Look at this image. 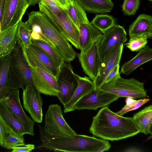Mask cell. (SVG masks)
<instances>
[{"label":"cell","instance_id":"1","mask_svg":"<svg viewBox=\"0 0 152 152\" xmlns=\"http://www.w3.org/2000/svg\"><path fill=\"white\" fill-rule=\"evenodd\" d=\"M89 131L95 136L111 141L125 139L140 132L133 117L118 115L108 106L102 107L93 117Z\"/></svg>","mask_w":152,"mask_h":152},{"label":"cell","instance_id":"2","mask_svg":"<svg viewBox=\"0 0 152 152\" xmlns=\"http://www.w3.org/2000/svg\"><path fill=\"white\" fill-rule=\"evenodd\" d=\"M42 144L37 146L54 151L68 152H98L100 148L109 141L93 137L77 134L74 136H57L45 132L39 125Z\"/></svg>","mask_w":152,"mask_h":152},{"label":"cell","instance_id":"3","mask_svg":"<svg viewBox=\"0 0 152 152\" xmlns=\"http://www.w3.org/2000/svg\"><path fill=\"white\" fill-rule=\"evenodd\" d=\"M26 22L29 24L36 23L40 26L45 39L55 48L65 62L70 63L75 59L77 53L69 42L47 16L39 11H33L28 14Z\"/></svg>","mask_w":152,"mask_h":152},{"label":"cell","instance_id":"4","mask_svg":"<svg viewBox=\"0 0 152 152\" xmlns=\"http://www.w3.org/2000/svg\"><path fill=\"white\" fill-rule=\"evenodd\" d=\"M39 11L47 16L58 28L66 39L79 49L80 31L66 10L63 8L53 11L42 1L39 3Z\"/></svg>","mask_w":152,"mask_h":152},{"label":"cell","instance_id":"5","mask_svg":"<svg viewBox=\"0 0 152 152\" xmlns=\"http://www.w3.org/2000/svg\"><path fill=\"white\" fill-rule=\"evenodd\" d=\"M98 90L115 94L119 98L141 99L147 96L144 83L134 78L126 79L120 77L115 81L103 84Z\"/></svg>","mask_w":152,"mask_h":152},{"label":"cell","instance_id":"6","mask_svg":"<svg viewBox=\"0 0 152 152\" xmlns=\"http://www.w3.org/2000/svg\"><path fill=\"white\" fill-rule=\"evenodd\" d=\"M43 128L45 132L54 136L72 137L77 134L64 119L61 107L57 104L49 106Z\"/></svg>","mask_w":152,"mask_h":152},{"label":"cell","instance_id":"7","mask_svg":"<svg viewBox=\"0 0 152 152\" xmlns=\"http://www.w3.org/2000/svg\"><path fill=\"white\" fill-rule=\"evenodd\" d=\"M79 76L75 73L71 64L64 62L56 77L59 92L57 97L64 106L69 101L79 84Z\"/></svg>","mask_w":152,"mask_h":152},{"label":"cell","instance_id":"8","mask_svg":"<svg viewBox=\"0 0 152 152\" xmlns=\"http://www.w3.org/2000/svg\"><path fill=\"white\" fill-rule=\"evenodd\" d=\"M127 35L123 26L115 24L103 34L97 41L98 51L102 61L113 48L127 41Z\"/></svg>","mask_w":152,"mask_h":152},{"label":"cell","instance_id":"9","mask_svg":"<svg viewBox=\"0 0 152 152\" xmlns=\"http://www.w3.org/2000/svg\"><path fill=\"white\" fill-rule=\"evenodd\" d=\"M23 48L30 66L40 68L57 77L60 68L42 49L33 43L27 48Z\"/></svg>","mask_w":152,"mask_h":152},{"label":"cell","instance_id":"10","mask_svg":"<svg viewBox=\"0 0 152 152\" xmlns=\"http://www.w3.org/2000/svg\"><path fill=\"white\" fill-rule=\"evenodd\" d=\"M22 88L19 77L15 70L10 55L0 58V99L11 91Z\"/></svg>","mask_w":152,"mask_h":152},{"label":"cell","instance_id":"11","mask_svg":"<svg viewBox=\"0 0 152 152\" xmlns=\"http://www.w3.org/2000/svg\"><path fill=\"white\" fill-rule=\"evenodd\" d=\"M29 6L26 0H5L0 32L19 23Z\"/></svg>","mask_w":152,"mask_h":152},{"label":"cell","instance_id":"12","mask_svg":"<svg viewBox=\"0 0 152 152\" xmlns=\"http://www.w3.org/2000/svg\"><path fill=\"white\" fill-rule=\"evenodd\" d=\"M40 94L34 86L28 85L23 89V107L37 123L42 122L43 116V101Z\"/></svg>","mask_w":152,"mask_h":152},{"label":"cell","instance_id":"13","mask_svg":"<svg viewBox=\"0 0 152 152\" xmlns=\"http://www.w3.org/2000/svg\"><path fill=\"white\" fill-rule=\"evenodd\" d=\"M13 68L21 81L23 90L28 85L34 86L32 79L31 67L26 58L23 49L17 43L10 55Z\"/></svg>","mask_w":152,"mask_h":152},{"label":"cell","instance_id":"14","mask_svg":"<svg viewBox=\"0 0 152 152\" xmlns=\"http://www.w3.org/2000/svg\"><path fill=\"white\" fill-rule=\"evenodd\" d=\"M119 97L109 93L104 92L99 90L91 91L80 100L75 105V110H96L99 107L108 106L117 100Z\"/></svg>","mask_w":152,"mask_h":152},{"label":"cell","instance_id":"15","mask_svg":"<svg viewBox=\"0 0 152 152\" xmlns=\"http://www.w3.org/2000/svg\"><path fill=\"white\" fill-rule=\"evenodd\" d=\"M30 67L33 83L36 89L40 93L57 96L59 91L56 78L40 68Z\"/></svg>","mask_w":152,"mask_h":152},{"label":"cell","instance_id":"16","mask_svg":"<svg viewBox=\"0 0 152 152\" xmlns=\"http://www.w3.org/2000/svg\"><path fill=\"white\" fill-rule=\"evenodd\" d=\"M0 99L4 101L14 115L22 123L26 134L34 135L35 121L25 113L20 103L18 89L13 90Z\"/></svg>","mask_w":152,"mask_h":152},{"label":"cell","instance_id":"17","mask_svg":"<svg viewBox=\"0 0 152 152\" xmlns=\"http://www.w3.org/2000/svg\"><path fill=\"white\" fill-rule=\"evenodd\" d=\"M77 56L83 71L94 83L102 62L98 51L97 41L86 51L77 53Z\"/></svg>","mask_w":152,"mask_h":152},{"label":"cell","instance_id":"18","mask_svg":"<svg viewBox=\"0 0 152 152\" xmlns=\"http://www.w3.org/2000/svg\"><path fill=\"white\" fill-rule=\"evenodd\" d=\"M123 48V44L114 48L102 61L97 76L94 83L95 91H97L104 84L107 76L114 67L120 64Z\"/></svg>","mask_w":152,"mask_h":152},{"label":"cell","instance_id":"19","mask_svg":"<svg viewBox=\"0 0 152 152\" xmlns=\"http://www.w3.org/2000/svg\"><path fill=\"white\" fill-rule=\"evenodd\" d=\"M79 43L80 52L90 48L102 36L103 33L90 22L81 24L79 27Z\"/></svg>","mask_w":152,"mask_h":152},{"label":"cell","instance_id":"20","mask_svg":"<svg viewBox=\"0 0 152 152\" xmlns=\"http://www.w3.org/2000/svg\"><path fill=\"white\" fill-rule=\"evenodd\" d=\"M129 34L130 37H152V16L145 14L140 15L129 26Z\"/></svg>","mask_w":152,"mask_h":152},{"label":"cell","instance_id":"21","mask_svg":"<svg viewBox=\"0 0 152 152\" xmlns=\"http://www.w3.org/2000/svg\"><path fill=\"white\" fill-rule=\"evenodd\" d=\"M79 84L72 98L69 102L64 106V113L74 111L76 104L82 98L94 90L93 81L86 76H79Z\"/></svg>","mask_w":152,"mask_h":152},{"label":"cell","instance_id":"22","mask_svg":"<svg viewBox=\"0 0 152 152\" xmlns=\"http://www.w3.org/2000/svg\"><path fill=\"white\" fill-rule=\"evenodd\" d=\"M18 23L0 32V58L9 56L17 44Z\"/></svg>","mask_w":152,"mask_h":152},{"label":"cell","instance_id":"23","mask_svg":"<svg viewBox=\"0 0 152 152\" xmlns=\"http://www.w3.org/2000/svg\"><path fill=\"white\" fill-rule=\"evenodd\" d=\"M152 60V48L146 45L134 57L122 66L120 73L129 75L139 66Z\"/></svg>","mask_w":152,"mask_h":152},{"label":"cell","instance_id":"24","mask_svg":"<svg viewBox=\"0 0 152 152\" xmlns=\"http://www.w3.org/2000/svg\"><path fill=\"white\" fill-rule=\"evenodd\" d=\"M88 12L104 14L111 12L114 4L111 0H75Z\"/></svg>","mask_w":152,"mask_h":152},{"label":"cell","instance_id":"25","mask_svg":"<svg viewBox=\"0 0 152 152\" xmlns=\"http://www.w3.org/2000/svg\"><path fill=\"white\" fill-rule=\"evenodd\" d=\"M0 115L15 131L23 135L26 134L22 123L14 115L5 103L0 99Z\"/></svg>","mask_w":152,"mask_h":152},{"label":"cell","instance_id":"26","mask_svg":"<svg viewBox=\"0 0 152 152\" xmlns=\"http://www.w3.org/2000/svg\"><path fill=\"white\" fill-rule=\"evenodd\" d=\"M133 118L139 127L140 132L145 134H149L150 121L152 118V104L135 113Z\"/></svg>","mask_w":152,"mask_h":152},{"label":"cell","instance_id":"27","mask_svg":"<svg viewBox=\"0 0 152 152\" xmlns=\"http://www.w3.org/2000/svg\"><path fill=\"white\" fill-rule=\"evenodd\" d=\"M66 10L79 29L81 24L89 22L86 11L75 0H71L70 6Z\"/></svg>","mask_w":152,"mask_h":152},{"label":"cell","instance_id":"28","mask_svg":"<svg viewBox=\"0 0 152 152\" xmlns=\"http://www.w3.org/2000/svg\"><path fill=\"white\" fill-rule=\"evenodd\" d=\"M30 26L26 21L20 20L18 23L17 33V43L20 44L24 48H27L32 44Z\"/></svg>","mask_w":152,"mask_h":152},{"label":"cell","instance_id":"29","mask_svg":"<svg viewBox=\"0 0 152 152\" xmlns=\"http://www.w3.org/2000/svg\"><path fill=\"white\" fill-rule=\"evenodd\" d=\"M32 42L42 49L59 67L65 62L63 57L49 42L41 40L32 39Z\"/></svg>","mask_w":152,"mask_h":152},{"label":"cell","instance_id":"30","mask_svg":"<svg viewBox=\"0 0 152 152\" xmlns=\"http://www.w3.org/2000/svg\"><path fill=\"white\" fill-rule=\"evenodd\" d=\"M115 19L110 15L96 14L90 23L103 34L115 24Z\"/></svg>","mask_w":152,"mask_h":152},{"label":"cell","instance_id":"31","mask_svg":"<svg viewBox=\"0 0 152 152\" xmlns=\"http://www.w3.org/2000/svg\"><path fill=\"white\" fill-rule=\"evenodd\" d=\"M25 145L23 135L14 131L10 133L5 138L2 147L8 149L16 146Z\"/></svg>","mask_w":152,"mask_h":152},{"label":"cell","instance_id":"32","mask_svg":"<svg viewBox=\"0 0 152 152\" xmlns=\"http://www.w3.org/2000/svg\"><path fill=\"white\" fill-rule=\"evenodd\" d=\"M150 100L149 98H144L138 100L127 97L126 100V104L120 110L116 113L118 115L122 116L125 113L136 110Z\"/></svg>","mask_w":152,"mask_h":152},{"label":"cell","instance_id":"33","mask_svg":"<svg viewBox=\"0 0 152 152\" xmlns=\"http://www.w3.org/2000/svg\"><path fill=\"white\" fill-rule=\"evenodd\" d=\"M148 39L146 36L130 37L128 42L124 45L132 51H137L146 46Z\"/></svg>","mask_w":152,"mask_h":152},{"label":"cell","instance_id":"34","mask_svg":"<svg viewBox=\"0 0 152 152\" xmlns=\"http://www.w3.org/2000/svg\"><path fill=\"white\" fill-rule=\"evenodd\" d=\"M124 0L122 9L124 14L129 16L135 15L139 7L140 0Z\"/></svg>","mask_w":152,"mask_h":152},{"label":"cell","instance_id":"35","mask_svg":"<svg viewBox=\"0 0 152 152\" xmlns=\"http://www.w3.org/2000/svg\"><path fill=\"white\" fill-rule=\"evenodd\" d=\"M14 131L0 115V145L1 147L5 138Z\"/></svg>","mask_w":152,"mask_h":152},{"label":"cell","instance_id":"36","mask_svg":"<svg viewBox=\"0 0 152 152\" xmlns=\"http://www.w3.org/2000/svg\"><path fill=\"white\" fill-rule=\"evenodd\" d=\"M119 64L116 65L114 67L107 76L104 84L115 81L121 77L120 73L119 72Z\"/></svg>","mask_w":152,"mask_h":152},{"label":"cell","instance_id":"37","mask_svg":"<svg viewBox=\"0 0 152 152\" xmlns=\"http://www.w3.org/2000/svg\"><path fill=\"white\" fill-rule=\"evenodd\" d=\"M35 148V146L33 144H27L23 145L14 147L12 148V152H30Z\"/></svg>","mask_w":152,"mask_h":152},{"label":"cell","instance_id":"38","mask_svg":"<svg viewBox=\"0 0 152 152\" xmlns=\"http://www.w3.org/2000/svg\"><path fill=\"white\" fill-rule=\"evenodd\" d=\"M41 1L53 11H57L63 8L54 0H41Z\"/></svg>","mask_w":152,"mask_h":152},{"label":"cell","instance_id":"39","mask_svg":"<svg viewBox=\"0 0 152 152\" xmlns=\"http://www.w3.org/2000/svg\"><path fill=\"white\" fill-rule=\"evenodd\" d=\"M29 25L31 26L32 31L38 34L42 37L43 40L48 42L45 38L42 28L39 25L36 23H33Z\"/></svg>","mask_w":152,"mask_h":152},{"label":"cell","instance_id":"40","mask_svg":"<svg viewBox=\"0 0 152 152\" xmlns=\"http://www.w3.org/2000/svg\"><path fill=\"white\" fill-rule=\"evenodd\" d=\"M63 9L67 10L69 7L70 2L69 0H54Z\"/></svg>","mask_w":152,"mask_h":152},{"label":"cell","instance_id":"41","mask_svg":"<svg viewBox=\"0 0 152 152\" xmlns=\"http://www.w3.org/2000/svg\"><path fill=\"white\" fill-rule=\"evenodd\" d=\"M5 0H0V21L3 18L4 15Z\"/></svg>","mask_w":152,"mask_h":152},{"label":"cell","instance_id":"42","mask_svg":"<svg viewBox=\"0 0 152 152\" xmlns=\"http://www.w3.org/2000/svg\"><path fill=\"white\" fill-rule=\"evenodd\" d=\"M111 147L110 144L108 142L103 145L99 150L98 152H102L109 150Z\"/></svg>","mask_w":152,"mask_h":152},{"label":"cell","instance_id":"43","mask_svg":"<svg viewBox=\"0 0 152 152\" xmlns=\"http://www.w3.org/2000/svg\"><path fill=\"white\" fill-rule=\"evenodd\" d=\"M29 6L35 5V4L39 3L41 0H26Z\"/></svg>","mask_w":152,"mask_h":152},{"label":"cell","instance_id":"44","mask_svg":"<svg viewBox=\"0 0 152 152\" xmlns=\"http://www.w3.org/2000/svg\"><path fill=\"white\" fill-rule=\"evenodd\" d=\"M149 134H150V135L148 138V140H150L152 139V125L150 126L149 129Z\"/></svg>","mask_w":152,"mask_h":152},{"label":"cell","instance_id":"45","mask_svg":"<svg viewBox=\"0 0 152 152\" xmlns=\"http://www.w3.org/2000/svg\"><path fill=\"white\" fill-rule=\"evenodd\" d=\"M150 126L152 125V118L150 121Z\"/></svg>","mask_w":152,"mask_h":152},{"label":"cell","instance_id":"46","mask_svg":"<svg viewBox=\"0 0 152 152\" xmlns=\"http://www.w3.org/2000/svg\"><path fill=\"white\" fill-rule=\"evenodd\" d=\"M149 1L152 2V0H148Z\"/></svg>","mask_w":152,"mask_h":152},{"label":"cell","instance_id":"47","mask_svg":"<svg viewBox=\"0 0 152 152\" xmlns=\"http://www.w3.org/2000/svg\"><path fill=\"white\" fill-rule=\"evenodd\" d=\"M69 1L70 2H71V0H69Z\"/></svg>","mask_w":152,"mask_h":152}]
</instances>
